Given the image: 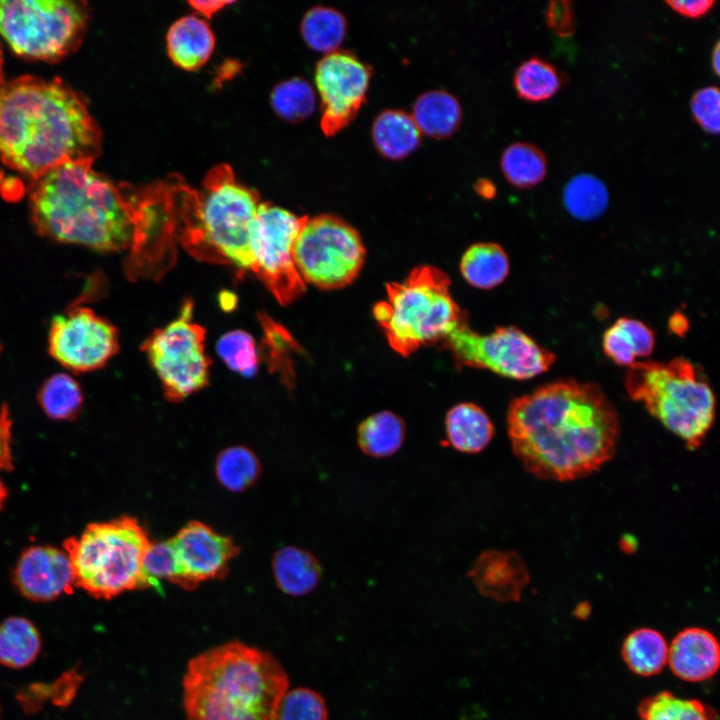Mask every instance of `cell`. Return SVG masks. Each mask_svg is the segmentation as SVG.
I'll return each mask as SVG.
<instances>
[{
	"mask_svg": "<svg viewBox=\"0 0 720 720\" xmlns=\"http://www.w3.org/2000/svg\"><path fill=\"white\" fill-rule=\"evenodd\" d=\"M506 422L525 470L560 482L597 471L613 457L620 433L617 412L601 388L573 379L513 399Z\"/></svg>",
	"mask_w": 720,
	"mask_h": 720,
	"instance_id": "6da1fadb",
	"label": "cell"
},
{
	"mask_svg": "<svg viewBox=\"0 0 720 720\" xmlns=\"http://www.w3.org/2000/svg\"><path fill=\"white\" fill-rule=\"evenodd\" d=\"M102 133L82 98L58 78L24 75L0 88V157L33 180L67 162H93Z\"/></svg>",
	"mask_w": 720,
	"mask_h": 720,
	"instance_id": "7a4b0ae2",
	"label": "cell"
},
{
	"mask_svg": "<svg viewBox=\"0 0 720 720\" xmlns=\"http://www.w3.org/2000/svg\"><path fill=\"white\" fill-rule=\"evenodd\" d=\"M93 162L61 164L34 179L29 206L36 231L51 240L100 253L129 249L137 188L115 184Z\"/></svg>",
	"mask_w": 720,
	"mask_h": 720,
	"instance_id": "3957f363",
	"label": "cell"
},
{
	"mask_svg": "<svg viewBox=\"0 0 720 720\" xmlns=\"http://www.w3.org/2000/svg\"><path fill=\"white\" fill-rule=\"evenodd\" d=\"M288 686L273 656L229 642L189 662L183 679L186 720H277Z\"/></svg>",
	"mask_w": 720,
	"mask_h": 720,
	"instance_id": "277c9868",
	"label": "cell"
},
{
	"mask_svg": "<svg viewBox=\"0 0 720 720\" xmlns=\"http://www.w3.org/2000/svg\"><path fill=\"white\" fill-rule=\"evenodd\" d=\"M175 195L176 240L191 256L252 271L249 231L259 197L236 180L229 165L210 169L199 190L180 179Z\"/></svg>",
	"mask_w": 720,
	"mask_h": 720,
	"instance_id": "5b68a950",
	"label": "cell"
},
{
	"mask_svg": "<svg viewBox=\"0 0 720 720\" xmlns=\"http://www.w3.org/2000/svg\"><path fill=\"white\" fill-rule=\"evenodd\" d=\"M450 286L449 276L431 265L386 284L387 299L374 305L373 315L395 352L408 357L420 347L440 344L466 318Z\"/></svg>",
	"mask_w": 720,
	"mask_h": 720,
	"instance_id": "8992f818",
	"label": "cell"
},
{
	"mask_svg": "<svg viewBox=\"0 0 720 720\" xmlns=\"http://www.w3.org/2000/svg\"><path fill=\"white\" fill-rule=\"evenodd\" d=\"M624 387L689 450L703 444L715 420L716 398L692 362L682 357L636 362L626 371Z\"/></svg>",
	"mask_w": 720,
	"mask_h": 720,
	"instance_id": "52a82bcc",
	"label": "cell"
},
{
	"mask_svg": "<svg viewBox=\"0 0 720 720\" xmlns=\"http://www.w3.org/2000/svg\"><path fill=\"white\" fill-rule=\"evenodd\" d=\"M150 544L136 518L121 516L88 524L79 537H69L63 550L69 557L76 587L95 598L111 599L143 589L142 563Z\"/></svg>",
	"mask_w": 720,
	"mask_h": 720,
	"instance_id": "ba28073f",
	"label": "cell"
},
{
	"mask_svg": "<svg viewBox=\"0 0 720 720\" xmlns=\"http://www.w3.org/2000/svg\"><path fill=\"white\" fill-rule=\"evenodd\" d=\"M87 22L85 2L0 0V34L23 57L55 61L68 55L80 45Z\"/></svg>",
	"mask_w": 720,
	"mask_h": 720,
	"instance_id": "9c48e42d",
	"label": "cell"
},
{
	"mask_svg": "<svg viewBox=\"0 0 720 720\" xmlns=\"http://www.w3.org/2000/svg\"><path fill=\"white\" fill-rule=\"evenodd\" d=\"M193 302L185 299L178 317L155 329L142 343L165 398L179 402L209 383L211 359L205 351L206 329L192 321Z\"/></svg>",
	"mask_w": 720,
	"mask_h": 720,
	"instance_id": "30bf717a",
	"label": "cell"
},
{
	"mask_svg": "<svg viewBox=\"0 0 720 720\" xmlns=\"http://www.w3.org/2000/svg\"><path fill=\"white\" fill-rule=\"evenodd\" d=\"M365 256L358 231L331 214L308 217L293 249L294 262L303 281L324 290L351 284L359 275Z\"/></svg>",
	"mask_w": 720,
	"mask_h": 720,
	"instance_id": "8fae6325",
	"label": "cell"
},
{
	"mask_svg": "<svg viewBox=\"0 0 720 720\" xmlns=\"http://www.w3.org/2000/svg\"><path fill=\"white\" fill-rule=\"evenodd\" d=\"M440 344L459 368L487 369L517 380L538 376L555 361L553 352L516 327H498L489 334H479L469 327L467 317Z\"/></svg>",
	"mask_w": 720,
	"mask_h": 720,
	"instance_id": "7c38bea8",
	"label": "cell"
},
{
	"mask_svg": "<svg viewBox=\"0 0 720 720\" xmlns=\"http://www.w3.org/2000/svg\"><path fill=\"white\" fill-rule=\"evenodd\" d=\"M307 218L260 202L250 226L252 272L282 305L292 303L306 289L294 262L293 249Z\"/></svg>",
	"mask_w": 720,
	"mask_h": 720,
	"instance_id": "4fadbf2b",
	"label": "cell"
},
{
	"mask_svg": "<svg viewBox=\"0 0 720 720\" xmlns=\"http://www.w3.org/2000/svg\"><path fill=\"white\" fill-rule=\"evenodd\" d=\"M136 222L124 270L130 280L159 279L176 261L177 210L172 180L137 188Z\"/></svg>",
	"mask_w": 720,
	"mask_h": 720,
	"instance_id": "5bb4252c",
	"label": "cell"
},
{
	"mask_svg": "<svg viewBox=\"0 0 720 720\" xmlns=\"http://www.w3.org/2000/svg\"><path fill=\"white\" fill-rule=\"evenodd\" d=\"M118 350L117 328L89 307H71L51 321L49 354L71 371L82 373L100 369Z\"/></svg>",
	"mask_w": 720,
	"mask_h": 720,
	"instance_id": "9a60e30c",
	"label": "cell"
},
{
	"mask_svg": "<svg viewBox=\"0 0 720 720\" xmlns=\"http://www.w3.org/2000/svg\"><path fill=\"white\" fill-rule=\"evenodd\" d=\"M372 70L349 51L337 50L322 57L315 69L321 98L320 127L333 136L348 126L366 101Z\"/></svg>",
	"mask_w": 720,
	"mask_h": 720,
	"instance_id": "2e32d148",
	"label": "cell"
},
{
	"mask_svg": "<svg viewBox=\"0 0 720 720\" xmlns=\"http://www.w3.org/2000/svg\"><path fill=\"white\" fill-rule=\"evenodd\" d=\"M177 566L176 585L194 589L200 583L223 578L238 555L234 540L200 521H190L170 539Z\"/></svg>",
	"mask_w": 720,
	"mask_h": 720,
	"instance_id": "e0dca14e",
	"label": "cell"
},
{
	"mask_svg": "<svg viewBox=\"0 0 720 720\" xmlns=\"http://www.w3.org/2000/svg\"><path fill=\"white\" fill-rule=\"evenodd\" d=\"M16 589L35 602H49L76 587L74 573L64 550L34 545L19 556L12 572Z\"/></svg>",
	"mask_w": 720,
	"mask_h": 720,
	"instance_id": "ac0fdd59",
	"label": "cell"
},
{
	"mask_svg": "<svg viewBox=\"0 0 720 720\" xmlns=\"http://www.w3.org/2000/svg\"><path fill=\"white\" fill-rule=\"evenodd\" d=\"M467 576L478 591L501 602L519 601L529 581V573L519 554L513 551L482 552Z\"/></svg>",
	"mask_w": 720,
	"mask_h": 720,
	"instance_id": "d6986e66",
	"label": "cell"
},
{
	"mask_svg": "<svg viewBox=\"0 0 720 720\" xmlns=\"http://www.w3.org/2000/svg\"><path fill=\"white\" fill-rule=\"evenodd\" d=\"M667 664L672 673L686 682L713 677L720 666V646L715 635L702 627H687L673 638Z\"/></svg>",
	"mask_w": 720,
	"mask_h": 720,
	"instance_id": "ffe728a7",
	"label": "cell"
},
{
	"mask_svg": "<svg viewBox=\"0 0 720 720\" xmlns=\"http://www.w3.org/2000/svg\"><path fill=\"white\" fill-rule=\"evenodd\" d=\"M166 42L172 62L191 71L209 60L214 50L215 37L205 20L196 15H187L170 26Z\"/></svg>",
	"mask_w": 720,
	"mask_h": 720,
	"instance_id": "44dd1931",
	"label": "cell"
},
{
	"mask_svg": "<svg viewBox=\"0 0 720 720\" xmlns=\"http://www.w3.org/2000/svg\"><path fill=\"white\" fill-rule=\"evenodd\" d=\"M445 431L448 444L466 454L483 451L494 436L493 423L488 414L470 402L459 403L447 412Z\"/></svg>",
	"mask_w": 720,
	"mask_h": 720,
	"instance_id": "7402d4cb",
	"label": "cell"
},
{
	"mask_svg": "<svg viewBox=\"0 0 720 720\" xmlns=\"http://www.w3.org/2000/svg\"><path fill=\"white\" fill-rule=\"evenodd\" d=\"M371 135L376 150L390 160L409 156L421 141V132L411 114L401 109L380 112L373 121Z\"/></svg>",
	"mask_w": 720,
	"mask_h": 720,
	"instance_id": "603a6c76",
	"label": "cell"
},
{
	"mask_svg": "<svg viewBox=\"0 0 720 720\" xmlns=\"http://www.w3.org/2000/svg\"><path fill=\"white\" fill-rule=\"evenodd\" d=\"M272 569L277 586L292 596L310 593L321 577L318 559L311 552L295 546L279 549L273 556Z\"/></svg>",
	"mask_w": 720,
	"mask_h": 720,
	"instance_id": "cb8c5ba5",
	"label": "cell"
},
{
	"mask_svg": "<svg viewBox=\"0 0 720 720\" xmlns=\"http://www.w3.org/2000/svg\"><path fill=\"white\" fill-rule=\"evenodd\" d=\"M655 346L653 331L642 321L622 317L603 334L605 355L620 366L630 367L639 357L649 356Z\"/></svg>",
	"mask_w": 720,
	"mask_h": 720,
	"instance_id": "d4e9b609",
	"label": "cell"
},
{
	"mask_svg": "<svg viewBox=\"0 0 720 720\" xmlns=\"http://www.w3.org/2000/svg\"><path fill=\"white\" fill-rule=\"evenodd\" d=\"M411 116L421 134L445 138L459 127L462 108L454 95L446 90L434 89L416 99Z\"/></svg>",
	"mask_w": 720,
	"mask_h": 720,
	"instance_id": "484cf974",
	"label": "cell"
},
{
	"mask_svg": "<svg viewBox=\"0 0 720 720\" xmlns=\"http://www.w3.org/2000/svg\"><path fill=\"white\" fill-rule=\"evenodd\" d=\"M669 645L659 631L642 627L630 632L623 641L621 656L634 674L651 677L660 673L668 660Z\"/></svg>",
	"mask_w": 720,
	"mask_h": 720,
	"instance_id": "4316f807",
	"label": "cell"
},
{
	"mask_svg": "<svg viewBox=\"0 0 720 720\" xmlns=\"http://www.w3.org/2000/svg\"><path fill=\"white\" fill-rule=\"evenodd\" d=\"M460 271L473 287L491 289L506 279L509 273L508 255L497 243H476L463 254Z\"/></svg>",
	"mask_w": 720,
	"mask_h": 720,
	"instance_id": "83f0119b",
	"label": "cell"
},
{
	"mask_svg": "<svg viewBox=\"0 0 720 720\" xmlns=\"http://www.w3.org/2000/svg\"><path fill=\"white\" fill-rule=\"evenodd\" d=\"M405 435L404 420L394 412L383 410L368 416L359 424L357 443L364 454L385 458L402 447Z\"/></svg>",
	"mask_w": 720,
	"mask_h": 720,
	"instance_id": "f1b7e54d",
	"label": "cell"
},
{
	"mask_svg": "<svg viewBox=\"0 0 720 720\" xmlns=\"http://www.w3.org/2000/svg\"><path fill=\"white\" fill-rule=\"evenodd\" d=\"M41 645L38 629L27 618L11 616L0 623V664L25 668L38 657Z\"/></svg>",
	"mask_w": 720,
	"mask_h": 720,
	"instance_id": "f546056e",
	"label": "cell"
},
{
	"mask_svg": "<svg viewBox=\"0 0 720 720\" xmlns=\"http://www.w3.org/2000/svg\"><path fill=\"white\" fill-rule=\"evenodd\" d=\"M263 330L261 352L271 373H277L287 388H292L295 372L292 355L302 350L290 332L266 313L258 314Z\"/></svg>",
	"mask_w": 720,
	"mask_h": 720,
	"instance_id": "4dcf8cb0",
	"label": "cell"
},
{
	"mask_svg": "<svg viewBox=\"0 0 720 720\" xmlns=\"http://www.w3.org/2000/svg\"><path fill=\"white\" fill-rule=\"evenodd\" d=\"M37 401L49 418L71 421L80 415L84 395L75 378L65 373H57L42 383L37 393Z\"/></svg>",
	"mask_w": 720,
	"mask_h": 720,
	"instance_id": "1f68e13d",
	"label": "cell"
},
{
	"mask_svg": "<svg viewBox=\"0 0 720 720\" xmlns=\"http://www.w3.org/2000/svg\"><path fill=\"white\" fill-rule=\"evenodd\" d=\"M500 166L506 180L517 188L541 183L547 174V159L542 150L527 142H515L503 151Z\"/></svg>",
	"mask_w": 720,
	"mask_h": 720,
	"instance_id": "d6a6232c",
	"label": "cell"
},
{
	"mask_svg": "<svg viewBox=\"0 0 720 720\" xmlns=\"http://www.w3.org/2000/svg\"><path fill=\"white\" fill-rule=\"evenodd\" d=\"M638 715L640 720H717V713L710 705L667 690L643 699Z\"/></svg>",
	"mask_w": 720,
	"mask_h": 720,
	"instance_id": "836d02e7",
	"label": "cell"
},
{
	"mask_svg": "<svg viewBox=\"0 0 720 720\" xmlns=\"http://www.w3.org/2000/svg\"><path fill=\"white\" fill-rule=\"evenodd\" d=\"M347 33L345 16L332 7L316 6L304 15L301 34L307 45L315 51H337Z\"/></svg>",
	"mask_w": 720,
	"mask_h": 720,
	"instance_id": "e575fe53",
	"label": "cell"
},
{
	"mask_svg": "<svg viewBox=\"0 0 720 720\" xmlns=\"http://www.w3.org/2000/svg\"><path fill=\"white\" fill-rule=\"evenodd\" d=\"M563 202L573 217L590 221L607 209L609 194L601 179L589 173L573 176L563 190Z\"/></svg>",
	"mask_w": 720,
	"mask_h": 720,
	"instance_id": "d590c367",
	"label": "cell"
},
{
	"mask_svg": "<svg viewBox=\"0 0 720 720\" xmlns=\"http://www.w3.org/2000/svg\"><path fill=\"white\" fill-rule=\"evenodd\" d=\"M562 74L551 63L532 57L522 62L513 76L518 96L529 102H541L553 97L562 87Z\"/></svg>",
	"mask_w": 720,
	"mask_h": 720,
	"instance_id": "8d00e7d4",
	"label": "cell"
},
{
	"mask_svg": "<svg viewBox=\"0 0 720 720\" xmlns=\"http://www.w3.org/2000/svg\"><path fill=\"white\" fill-rule=\"evenodd\" d=\"M261 474V463L256 454L245 446L223 449L215 461V475L222 487L231 492H242L251 487Z\"/></svg>",
	"mask_w": 720,
	"mask_h": 720,
	"instance_id": "74e56055",
	"label": "cell"
},
{
	"mask_svg": "<svg viewBox=\"0 0 720 720\" xmlns=\"http://www.w3.org/2000/svg\"><path fill=\"white\" fill-rule=\"evenodd\" d=\"M271 104L281 118L291 122L302 121L315 110V92L308 81L294 77L275 86Z\"/></svg>",
	"mask_w": 720,
	"mask_h": 720,
	"instance_id": "f35d334b",
	"label": "cell"
},
{
	"mask_svg": "<svg viewBox=\"0 0 720 720\" xmlns=\"http://www.w3.org/2000/svg\"><path fill=\"white\" fill-rule=\"evenodd\" d=\"M220 358L232 371L244 377L256 374L259 365V352L253 336L241 329L223 334L216 343Z\"/></svg>",
	"mask_w": 720,
	"mask_h": 720,
	"instance_id": "ab89813d",
	"label": "cell"
},
{
	"mask_svg": "<svg viewBox=\"0 0 720 720\" xmlns=\"http://www.w3.org/2000/svg\"><path fill=\"white\" fill-rule=\"evenodd\" d=\"M143 587L158 585L161 580L176 584L178 566L169 540L150 542L142 563Z\"/></svg>",
	"mask_w": 720,
	"mask_h": 720,
	"instance_id": "60d3db41",
	"label": "cell"
},
{
	"mask_svg": "<svg viewBox=\"0 0 720 720\" xmlns=\"http://www.w3.org/2000/svg\"><path fill=\"white\" fill-rule=\"evenodd\" d=\"M327 707L317 692L308 688L287 691L283 696L277 720H327Z\"/></svg>",
	"mask_w": 720,
	"mask_h": 720,
	"instance_id": "b9f144b4",
	"label": "cell"
},
{
	"mask_svg": "<svg viewBox=\"0 0 720 720\" xmlns=\"http://www.w3.org/2000/svg\"><path fill=\"white\" fill-rule=\"evenodd\" d=\"M692 115L707 133L717 135L720 129V93L716 86L697 90L690 101Z\"/></svg>",
	"mask_w": 720,
	"mask_h": 720,
	"instance_id": "7bdbcfd3",
	"label": "cell"
},
{
	"mask_svg": "<svg viewBox=\"0 0 720 720\" xmlns=\"http://www.w3.org/2000/svg\"><path fill=\"white\" fill-rule=\"evenodd\" d=\"M548 27L561 37H569L575 32V17L572 2L569 0H552L545 9Z\"/></svg>",
	"mask_w": 720,
	"mask_h": 720,
	"instance_id": "ee69618b",
	"label": "cell"
},
{
	"mask_svg": "<svg viewBox=\"0 0 720 720\" xmlns=\"http://www.w3.org/2000/svg\"><path fill=\"white\" fill-rule=\"evenodd\" d=\"M12 420L6 405L0 410V470H13Z\"/></svg>",
	"mask_w": 720,
	"mask_h": 720,
	"instance_id": "f6af8a7d",
	"label": "cell"
},
{
	"mask_svg": "<svg viewBox=\"0 0 720 720\" xmlns=\"http://www.w3.org/2000/svg\"><path fill=\"white\" fill-rule=\"evenodd\" d=\"M666 3L678 14L692 19L705 16L715 4L714 0H696V1H666Z\"/></svg>",
	"mask_w": 720,
	"mask_h": 720,
	"instance_id": "bcb514c9",
	"label": "cell"
},
{
	"mask_svg": "<svg viewBox=\"0 0 720 720\" xmlns=\"http://www.w3.org/2000/svg\"><path fill=\"white\" fill-rule=\"evenodd\" d=\"M195 10H197L200 14L206 16L207 18H211L213 14L223 9L226 5L231 4V1H223V0H198V1H189L188 2Z\"/></svg>",
	"mask_w": 720,
	"mask_h": 720,
	"instance_id": "7dc6e473",
	"label": "cell"
},
{
	"mask_svg": "<svg viewBox=\"0 0 720 720\" xmlns=\"http://www.w3.org/2000/svg\"><path fill=\"white\" fill-rule=\"evenodd\" d=\"M475 191L485 199H492L496 195V186L487 178H479L474 183Z\"/></svg>",
	"mask_w": 720,
	"mask_h": 720,
	"instance_id": "c3c4849f",
	"label": "cell"
},
{
	"mask_svg": "<svg viewBox=\"0 0 720 720\" xmlns=\"http://www.w3.org/2000/svg\"><path fill=\"white\" fill-rule=\"evenodd\" d=\"M670 324L672 330L678 334L683 333L687 329L686 318L683 317L681 314L673 315Z\"/></svg>",
	"mask_w": 720,
	"mask_h": 720,
	"instance_id": "681fc988",
	"label": "cell"
},
{
	"mask_svg": "<svg viewBox=\"0 0 720 720\" xmlns=\"http://www.w3.org/2000/svg\"><path fill=\"white\" fill-rule=\"evenodd\" d=\"M712 68L715 72V74L719 75L720 71V45L719 42H717L714 46V49L712 51Z\"/></svg>",
	"mask_w": 720,
	"mask_h": 720,
	"instance_id": "f907efd6",
	"label": "cell"
},
{
	"mask_svg": "<svg viewBox=\"0 0 720 720\" xmlns=\"http://www.w3.org/2000/svg\"><path fill=\"white\" fill-rule=\"evenodd\" d=\"M7 496H8L7 487L3 483V481L0 479V511L3 509V506L6 502Z\"/></svg>",
	"mask_w": 720,
	"mask_h": 720,
	"instance_id": "816d5d0a",
	"label": "cell"
},
{
	"mask_svg": "<svg viewBox=\"0 0 720 720\" xmlns=\"http://www.w3.org/2000/svg\"><path fill=\"white\" fill-rule=\"evenodd\" d=\"M4 72H3V52L0 45V88L4 85Z\"/></svg>",
	"mask_w": 720,
	"mask_h": 720,
	"instance_id": "f5cc1de1",
	"label": "cell"
}]
</instances>
